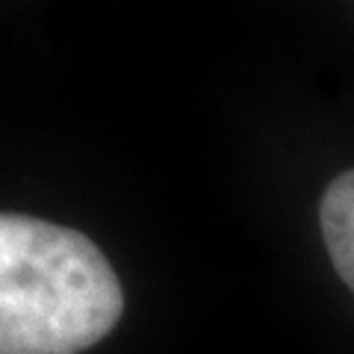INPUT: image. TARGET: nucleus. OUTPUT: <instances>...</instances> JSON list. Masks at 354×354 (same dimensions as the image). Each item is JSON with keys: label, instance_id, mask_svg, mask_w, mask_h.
<instances>
[{"label": "nucleus", "instance_id": "2", "mask_svg": "<svg viewBox=\"0 0 354 354\" xmlns=\"http://www.w3.org/2000/svg\"><path fill=\"white\" fill-rule=\"evenodd\" d=\"M319 227L330 266L354 292V169L337 174L319 201Z\"/></svg>", "mask_w": 354, "mask_h": 354}, {"label": "nucleus", "instance_id": "1", "mask_svg": "<svg viewBox=\"0 0 354 354\" xmlns=\"http://www.w3.org/2000/svg\"><path fill=\"white\" fill-rule=\"evenodd\" d=\"M121 313V281L86 234L0 213V354H83Z\"/></svg>", "mask_w": 354, "mask_h": 354}]
</instances>
